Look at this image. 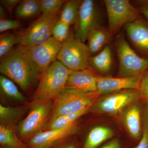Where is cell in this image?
Here are the masks:
<instances>
[{
    "label": "cell",
    "instance_id": "4dcf8cb0",
    "mask_svg": "<svg viewBox=\"0 0 148 148\" xmlns=\"http://www.w3.org/2000/svg\"><path fill=\"white\" fill-rule=\"evenodd\" d=\"M135 5H133L142 14L148 21V0L147 1H133Z\"/></svg>",
    "mask_w": 148,
    "mask_h": 148
},
{
    "label": "cell",
    "instance_id": "83f0119b",
    "mask_svg": "<svg viewBox=\"0 0 148 148\" xmlns=\"http://www.w3.org/2000/svg\"><path fill=\"white\" fill-rule=\"evenodd\" d=\"M66 2L64 0H42L40 1L42 14L60 13Z\"/></svg>",
    "mask_w": 148,
    "mask_h": 148
},
{
    "label": "cell",
    "instance_id": "e575fe53",
    "mask_svg": "<svg viewBox=\"0 0 148 148\" xmlns=\"http://www.w3.org/2000/svg\"><path fill=\"white\" fill-rule=\"evenodd\" d=\"M101 148H121V144L119 140L115 139L106 143Z\"/></svg>",
    "mask_w": 148,
    "mask_h": 148
},
{
    "label": "cell",
    "instance_id": "ba28073f",
    "mask_svg": "<svg viewBox=\"0 0 148 148\" xmlns=\"http://www.w3.org/2000/svg\"><path fill=\"white\" fill-rule=\"evenodd\" d=\"M59 14H42L24 31L20 32L21 45L28 49L40 45L51 36V31Z\"/></svg>",
    "mask_w": 148,
    "mask_h": 148
},
{
    "label": "cell",
    "instance_id": "9a60e30c",
    "mask_svg": "<svg viewBox=\"0 0 148 148\" xmlns=\"http://www.w3.org/2000/svg\"><path fill=\"white\" fill-rule=\"evenodd\" d=\"M121 121L128 134L135 140H140L143 135L142 108L139 102L133 104L122 113Z\"/></svg>",
    "mask_w": 148,
    "mask_h": 148
},
{
    "label": "cell",
    "instance_id": "52a82bcc",
    "mask_svg": "<svg viewBox=\"0 0 148 148\" xmlns=\"http://www.w3.org/2000/svg\"><path fill=\"white\" fill-rule=\"evenodd\" d=\"M90 53L87 45L74 36L71 31L62 45L57 60L73 71L90 68L88 64Z\"/></svg>",
    "mask_w": 148,
    "mask_h": 148
},
{
    "label": "cell",
    "instance_id": "d4e9b609",
    "mask_svg": "<svg viewBox=\"0 0 148 148\" xmlns=\"http://www.w3.org/2000/svg\"><path fill=\"white\" fill-rule=\"evenodd\" d=\"M1 147L15 148H28L17 137L14 127L0 124Z\"/></svg>",
    "mask_w": 148,
    "mask_h": 148
},
{
    "label": "cell",
    "instance_id": "8d00e7d4",
    "mask_svg": "<svg viewBox=\"0 0 148 148\" xmlns=\"http://www.w3.org/2000/svg\"><path fill=\"white\" fill-rule=\"evenodd\" d=\"M6 13L5 8L2 5H0V18L1 19H5Z\"/></svg>",
    "mask_w": 148,
    "mask_h": 148
},
{
    "label": "cell",
    "instance_id": "cb8c5ba5",
    "mask_svg": "<svg viewBox=\"0 0 148 148\" xmlns=\"http://www.w3.org/2000/svg\"><path fill=\"white\" fill-rule=\"evenodd\" d=\"M82 0L66 1L59 14L58 20L71 25L76 20Z\"/></svg>",
    "mask_w": 148,
    "mask_h": 148
},
{
    "label": "cell",
    "instance_id": "3957f363",
    "mask_svg": "<svg viewBox=\"0 0 148 148\" xmlns=\"http://www.w3.org/2000/svg\"><path fill=\"white\" fill-rule=\"evenodd\" d=\"M100 96L97 92H84L66 86L53 100L54 108L49 121L89 108Z\"/></svg>",
    "mask_w": 148,
    "mask_h": 148
},
{
    "label": "cell",
    "instance_id": "44dd1931",
    "mask_svg": "<svg viewBox=\"0 0 148 148\" xmlns=\"http://www.w3.org/2000/svg\"><path fill=\"white\" fill-rule=\"evenodd\" d=\"M28 107H12L0 105V123L14 127L26 113Z\"/></svg>",
    "mask_w": 148,
    "mask_h": 148
},
{
    "label": "cell",
    "instance_id": "4fadbf2b",
    "mask_svg": "<svg viewBox=\"0 0 148 148\" xmlns=\"http://www.w3.org/2000/svg\"><path fill=\"white\" fill-rule=\"evenodd\" d=\"M143 75L123 77H112L97 75V92L101 95L125 89L139 90Z\"/></svg>",
    "mask_w": 148,
    "mask_h": 148
},
{
    "label": "cell",
    "instance_id": "ffe728a7",
    "mask_svg": "<svg viewBox=\"0 0 148 148\" xmlns=\"http://www.w3.org/2000/svg\"><path fill=\"white\" fill-rule=\"evenodd\" d=\"M42 12L40 1L23 0L16 6L15 16L18 20H26L38 16Z\"/></svg>",
    "mask_w": 148,
    "mask_h": 148
},
{
    "label": "cell",
    "instance_id": "6da1fadb",
    "mask_svg": "<svg viewBox=\"0 0 148 148\" xmlns=\"http://www.w3.org/2000/svg\"><path fill=\"white\" fill-rule=\"evenodd\" d=\"M0 72L25 92H29L40 81L43 74L32 59L29 49L20 44L1 57Z\"/></svg>",
    "mask_w": 148,
    "mask_h": 148
},
{
    "label": "cell",
    "instance_id": "484cf974",
    "mask_svg": "<svg viewBox=\"0 0 148 148\" xmlns=\"http://www.w3.org/2000/svg\"><path fill=\"white\" fill-rule=\"evenodd\" d=\"M20 41V32H7L0 37V57L8 53Z\"/></svg>",
    "mask_w": 148,
    "mask_h": 148
},
{
    "label": "cell",
    "instance_id": "9c48e42d",
    "mask_svg": "<svg viewBox=\"0 0 148 148\" xmlns=\"http://www.w3.org/2000/svg\"><path fill=\"white\" fill-rule=\"evenodd\" d=\"M108 28L113 35L125 24L140 17L139 11L128 0H105Z\"/></svg>",
    "mask_w": 148,
    "mask_h": 148
},
{
    "label": "cell",
    "instance_id": "8992f818",
    "mask_svg": "<svg viewBox=\"0 0 148 148\" xmlns=\"http://www.w3.org/2000/svg\"><path fill=\"white\" fill-rule=\"evenodd\" d=\"M119 62L117 77L140 75L148 70V58L138 55L127 42L123 35L117 37L115 42Z\"/></svg>",
    "mask_w": 148,
    "mask_h": 148
},
{
    "label": "cell",
    "instance_id": "4316f807",
    "mask_svg": "<svg viewBox=\"0 0 148 148\" xmlns=\"http://www.w3.org/2000/svg\"><path fill=\"white\" fill-rule=\"evenodd\" d=\"M70 25L59 20L56 21L51 31V36L58 42L63 45L70 34Z\"/></svg>",
    "mask_w": 148,
    "mask_h": 148
},
{
    "label": "cell",
    "instance_id": "f546056e",
    "mask_svg": "<svg viewBox=\"0 0 148 148\" xmlns=\"http://www.w3.org/2000/svg\"><path fill=\"white\" fill-rule=\"evenodd\" d=\"M139 90L141 99L148 102V70L143 75Z\"/></svg>",
    "mask_w": 148,
    "mask_h": 148
},
{
    "label": "cell",
    "instance_id": "7402d4cb",
    "mask_svg": "<svg viewBox=\"0 0 148 148\" xmlns=\"http://www.w3.org/2000/svg\"><path fill=\"white\" fill-rule=\"evenodd\" d=\"M89 108L84 109L75 113L58 117L49 121L43 130L61 129L76 124L81 117L89 112Z\"/></svg>",
    "mask_w": 148,
    "mask_h": 148
},
{
    "label": "cell",
    "instance_id": "5bb4252c",
    "mask_svg": "<svg viewBox=\"0 0 148 148\" xmlns=\"http://www.w3.org/2000/svg\"><path fill=\"white\" fill-rule=\"evenodd\" d=\"M125 30L133 47L148 58V24L141 17L125 24Z\"/></svg>",
    "mask_w": 148,
    "mask_h": 148
},
{
    "label": "cell",
    "instance_id": "1f68e13d",
    "mask_svg": "<svg viewBox=\"0 0 148 148\" xmlns=\"http://www.w3.org/2000/svg\"><path fill=\"white\" fill-rule=\"evenodd\" d=\"M20 1V0H1V5H2L9 12L12 16L14 10H15L16 6Z\"/></svg>",
    "mask_w": 148,
    "mask_h": 148
},
{
    "label": "cell",
    "instance_id": "d6986e66",
    "mask_svg": "<svg viewBox=\"0 0 148 148\" xmlns=\"http://www.w3.org/2000/svg\"><path fill=\"white\" fill-rule=\"evenodd\" d=\"M113 130L107 126H95L90 130L86 139L83 148H96L112 138Z\"/></svg>",
    "mask_w": 148,
    "mask_h": 148
},
{
    "label": "cell",
    "instance_id": "836d02e7",
    "mask_svg": "<svg viewBox=\"0 0 148 148\" xmlns=\"http://www.w3.org/2000/svg\"><path fill=\"white\" fill-rule=\"evenodd\" d=\"M143 125L148 129V102H145L144 106L142 108Z\"/></svg>",
    "mask_w": 148,
    "mask_h": 148
},
{
    "label": "cell",
    "instance_id": "8fae6325",
    "mask_svg": "<svg viewBox=\"0 0 148 148\" xmlns=\"http://www.w3.org/2000/svg\"><path fill=\"white\" fill-rule=\"evenodd\" d=\"M77 130V123L61 129L42 130L29 139L27 147L28 148H51L75 134Z\"/></svg>",
    "mask_w": 148,
    "mask_h": 148
},
{
    "label": "cell",
    "instance_id": "30bf717a",
    "mask_svg": "<svg viewBox=\"0 0 148 148\" xmlns=\"http://www.w3.org/2000/svg\"><path fill=\"white\" fill-rule=\"evenodd\" d=\"M97 25L103 26V14L99 2L94 0H82L74 24V36L85 43L89 30Z\"/></svg>",
    "mask_w": 148,
    "mask_h": 148
},
{
    "label": "cell",
    "instance_id": "f1b7e54d",
    "mask_svg": "<svg viewBox=\"0 0 148 148\" xmlns=\"http://www.w3.org/2000/svg\"><path fill=\"white\" fill-rule=\"evenodd\" d=\"M22 24L20 20L9 19L0 20V32H6L8 30H16L21 27Z\"/></svg>",
    "mask_w": 148,
    "mask_h": 148
},
{
    "label": "cell",
    "instance_id": "603a6c76",
    "mask_svg": "<svg viewBox=\"0 0 148 148\" xmlns=\"http://www.w3.org/2000/svg\"><path fill=\"white\" fill-rule=\"evenodd\" d=\"M0 86L1 92L8 98L21 103L27 102V98L19 91L15 83L3 75H0Z\"/></svg>",
    "mask_w": 148,
    "mask_h": 148
},
{
    "label": "cell",
    "instance_id": "e0dca14e",
    "mask_svg": "<svg viewBox=\"0 0 148 148\" xmlns=\"http://www.w3.org/2000/svg\"><path fill=\"white\" fill-rule=\"evenodd\" d=\"M113 36L110 30L103 26L97 25L90 28L86 37L90 56L97 55L110 45Z\"/></svg>",
    "mask_w": 148,
    "mask_h": 148
},
{
    "label": "cell",
    "instance_id": "7a4b0ae2",
    "mask_svg": "<svg viewBox=\"0 0 148 148\" xmlns=\"http://www.w3.org/2000/svg\"><path fill=\"white\" fill-rule=\"evenodd\" d=\"M73 71L56 60L43 73L33 99L54 100L66 87V83Z\"/></svg>",
    "mask_w": 148,
    "mask_h": 148
},
{
    "label": "cell",
    "instance_id": "d590c367",
    "mask_svg": "<svg viewBox=\"0 0 148 148\" xmlns=\"http://www.w3.org/2000/svg\"><path fill=\"white\" fill-rule=\"evenodd\" d=\"M58 148H76V147L74 143H68L63 144Z\"/></svg>",
    "mask_w": 148,
    "mask_h": 148
},
{
    "label": "cell",
    "instance_id": "7c38bea8",
    "mask_svg": "<svg viewBox=\"0 0 148 148\" xmlns=\"http://www.w3.org/2000/svg\"><path fill=\"white\" fill-rule=\"evenodd\" d=\"M62 47V44L51 36L41 44L28 49L32 59L43 73L57 60V56Z\"/></svg>",
    "mask_w": 148,
    "mask_h": 148
},
{
    "label": "cell",
    "instance_id": "74e56055",
    "mask_svg": "<svg viewBox=\"0 0 148 148\" xmlns=\"http://www.w3.org/2000/svg\"><path fill=\"white\" fill-rule=\"evenodd\" d=\"M1 148H15L9 147H1Z\"/></svg>",
    "mask_w": 148,
    "mask_h": 148
},
{
    "label": "cell",
    "instance_id": "ac0fdd59",
    "mask_svg": "<svg viewBox=\"0 0 148 148\" xmlns=\"http://www.w3.org/2000/svg\"><path fill=\"white\" fill-rule=\"evenodd\" d=\"M110 45H107L100 53L90 56L88 64L90 69L99 75L108 77L113 65L112 50ZM98 75V74H97Z\"/></svg>",
    "mask_w": 148,
    "mask_h": 148
},
{
    "label": "cell",
    "instance_id": "d6a6232c",
    "mask_svg": "<svg viewBox=\"0 0 148 148\" xmlns=\"http://www.w3.org/2000/svg\"><path fill=\"white\" fill-rule=\"evenodd\" d=\"M135 148H148V129L143 126V135L140 143Z\"/></svg>",
    "mask_w": 148,
    "mask_h": 148
},
{
    "label": "cell",
    "instance_id": "5b68a950",
    "mask_svg": "<svg viewBox=\"0 0 148 148\" xmlns=\"http://www.w3.org/2000/svg\"><path fill=\"white\" fill-rule=\"evenodd\" d=\"M53 100H35L29 106V113L16 126L22 139H29L43 130L54 108Z\"/></svg>",
    "mask_w": 148,
    "mask_h": 148
},
{
    "label": "cell",
    "instance_id": "2e32d148",
    "mask_svg": "<svg viewBox=\"0 0 148 148\" xmlns=\"http://www.w3.org/2000/svg\"><path fill=\"white\" fill-rule=\"evenodd\" d=\"M97 75L90 68L73 71L66 86L84 92H97Z\"/></svg>",
    "mask_w": 148,
    "mask_h": 148
},
{
    "label": "cell",
    "instance_id": "277c9868",
    "mask_svg": "<svg viewBox=\"0 0 148 148\" xmlns=\"http://www.w3.org/2000/svg\"><path fill=\"white\" fill-rule=\"evenodd\" d=\"M140 98L138 89H125L101 95L90 106L89 112L97 114L115 116L129 106L138 103Z\"/></svg>",
    "mask_w": 148,
    "mask_h": 148
}]
</instances>
